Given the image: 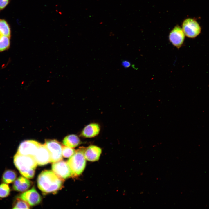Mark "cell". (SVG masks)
Returning a JSON list of instances; mask_svg holds the SVG:
<instances>
[{
	"mask_svg": "<svg viewBox=\"0 0 209 209\" xmlns=\"http://www.w3.org/2000/svg\"><path fill=\"white\" fill-rule=\"evenodd\" d=\"M64 180L57 176L53 172L45 170L38 176L37 184L43 193L56 194L63 187Z\"/></svg>",
	"mask_w": 209,
	"mask_h": 209,
	"instance_id": "6da1fadb",
	"label": "cell"
},
{
	"mask_svg": "<svg viewBox=\"0 0 209 209\" xmlns=\"http://www.w3.org/2000/svg\"><path fill=\"white\" fill-rule=\"evenodd\" d=\"M14 163L23 176L28 179L33 178L37 164L33 157L16 153L14 157Z\"/></svg>",
	"mask_w": 209,
	"mask_h": 209,
	"instance_id": "7a4b0ae2",
	"label": "cell"
},
{
	"mask_svg": "<svg viewBox=\"0 0 209 209\" xmlns=\"http://www.w3.org/2000/svg\"><path fill=\"white\" fill-rule=\"evenodd\" d=\"M85 148L83 147H79L67 161L71 170L72 177L79 176L85 168L86 161L84 152Z\"/></svg>",
	"mask_w": 209,
	"mask_h": 209,
	"instance_id": "3957f363",
	"label": "cell"
},
{
	"mask_svg": "<svg viewBox=\"0 0 209 209\" xmlns=\"http://www.w3.org/2000/svg\"><path fill=\"white\" fill-rule=\"evenodd\" d=\"M44 145L49 152L51 163L62 160V145L60 142L55 139H46Z\"/></svg>",
	"mask_w": 209,
	"mask_h": 209,
	"instance_id": "277c9868",
	"label": "cell"
},
{
	"mask_svg": "<svg viewBox=\"0 0 209 209\" xmlns=\"http://www.w3.org/2000/svg\"><path fill=\"white\" fill-rule=\"evenodd\" d=\"M40 143L34 140H27L20 144L16 153L23 155L31 156L36 154Z\"/></svg>",
	"mask_w": 209,
	"mask_h": 209,
	"instance_id": "5b68a950",
	"label": "cell"
},
{
	"mask_svg": "<svg viewBox=\"0 0 209 209\" xmlns=\"http://www.w3.org/2000/svg\"><path fill=\"white\" fill-rule=\"evenodd\" d=\"M182 30L187 37L193 38L200 33L201 27L198 23L194 19L188 18L185 19L182 24Z\"/></svg>",
	"mask_w": 209,
	"mask_h": 209,
	"instance_id": "8992f818",
	"label": "cell"
},
{
	"mask_svg": "<svg viewBox=\"0 0 209 209\" xmlns=\"http://www.w3.org/2000/svg\"><path fill=\"white\" fill-rule=\"evenodd\" d=\"M53 172L59 177L66 179L71 177V173L67 162L61 160L53 163L52 165Z\"/></svg>",
	"mask_w": 209,
	"mask_h": 209,
	"instance_id": "52a82bcc",
	"label": "cell"
},
{
	"mask_svg": "<svg viewBox=\"0 0 209 209\" xmlns=\"http://www.w3.org/2000/svg\"><path fill=\"white\" fill-rule=\"evenodd\" d=\"M169 38L172 44L179 48L183 43L185 34L182 29L179 26H176L170 32Z\"/></svg>",
	"mask_w": 209,
	"mask_h": 209,
	"instance_id": "ba28073f",
	"label": "cell"
},
{
	"mask_svg": "<svg viewBox=\"0 0 209 209\" xmlns=\"http://www.w3.org/2000/svg\"><path fill=\"white\" fill-rule=\"evenodd\" d=\"M19 197L26 201L31 206L38 204L42 201L41 196L34 187L21 194Z\"/></svg>",
	"mask_w": 209,
	"mask_h": 209,
	"instance_id": "9c48e42d",
	"label": "cell"
},
{
	"mask_svg": "<svg viewBox=\"0 0 209 209\" xmlns=\"http://www.w3.org/2000/svg\"><path fill=\"white\" fill-rule=\"evenodd\" d=\"M37 165L42 166L50 162L49 152L44 144L40 143L38 150L33 157Z\"/></svg>",
	"mask_w": 209,
	"mask_h": 209,
	"instance_id": "30bf717a",
	"label": "cell"
},
{
	"mask_svg": "<svg viewBox=\"0 0 209 209\" xmlns=\"http://www.w3.org/2000/svg\"><path fill=\"white\" fill-rule=\"evenodd\" d=\"M102 152V149L99 147L94 145H91L86 148L84 156L86 159L90 161H98Z\"/></svg>",
	"mask_w": 209,
	"mask_h": 209,
	"instance_id": "8fae6325",
	"label": "cell"
},
{
	"mask_svg": "<svg viewBox=\"0 0 209 209\" xmlns=\"http://www.w3.org/2000/svg\"><path fill=\"white\" fill-rule=\"evenodd\" d=\"M32 182L25 177L20 176L16 179L13 185V189L19 192H24L31 186Z\"/></svg>",
	"mask_w": 209,
	"mask_h": 209,
	"instance_id": "7c38bea8",
	"label": "cell"
},
{
	"mask_svg": "<svg viewBox=\"0 0 209 209\" xmlns=\"http://www.w3.org/2000/svg\"><path fill=\"white\" fill-rule=\"evenodd\" d=\"M100 131L99 125L92 123L86 126L82 130L80 135L86 138L94 137L98 134Z\"/></svg>",
	"mask_w": 209,
	"mask_h": 209,
	"instance_id": "4fadbf2b",
	"label": "cell"
},
{
	"mask_svg": "<svg viewBox=\"0 0 209 209\" xmlns=\"http://www.w3.org/2000/svg\"><path fill=\"white\" fill-rule=\"evenodd\" d=\"M80 143V139L75 134H71L66 136L64 138L62 141L64 145L72 148L76 147Z\"/></svg>",
	"mask_w": 209,
	"mask_h": 209,
	"instance_id": "5bb4252c",
	"label": "cell"
},
{
	"mask_svg": "<svg viewBox=\"0 0 209 209\" xmlns=\"http://www.w3.org/2000/svg\"><path fill=\"white\" fill-rule=\"evenodd\" d=\"M17 177V173L14 170H7L3 174L2 181L5 183H11L15 181Z\"/></svg>",
	"mask_w": 209,
	"mask_h": 209,
	"instance_id": "9a60e30c",
	"label": "cell"
},
{
	"mask_svg": "<svg viewBox=\"0 0 209 209\" xmlns=\"http://www.w3.org/2000/svg\"><path fill=\"white\" fill-rule=\"evenodd\" d=\"M12 207L13 209H29L30 205L26 201L18 197L14 201Z\"/></svg>",
	"mask_w": 209,
	"mask_h": 209,
	"instance_id": "2e32d148",
	"label": "cell"
},
{
	"mask_svg": "<svg viewBox=\"0 0 209 209\" xmlns=\"http://www.w3.org/2000/svg\"><path fill=\"white\" fill-rule=\"evenodd\" d=\"M0 35L10 37V30L9 25L4 20H0Z\"/></svg>",
	"mask_w": 209,
	"mask_h": 209,
	"instance_id": "e0dca14e",
	"label": "cell"
},
{
	"mask_svg": "<svg viewBox=\"0 0 209 209\" xmlns=\"http://www.w3.org/2000/svg\"><path fill=\"white\" fill-rule=\"evenodd\" d=\"M9 37L3 36H0V51H3L8 48L10 45Z\"/></svg>",
	"mask_w": 209,
	"mask_h": 209,
	"instance_id": "ac0fdd59",
	"label": "cell"
},
{
	"mask_svg": "<svg viewBox=\"0 0 209 209\" xmlns=\"http://www.w3.org/2000/svg\"><path fill=\"white\" fill-rule=\"evenodd\" d=\"M76 150L73 148L62 145V156L65 158H69L75 153Z\"/></svg>",
	"mask_w": 209,
	"mask_h": 209,
	"instance_id": "d6986e66",
	"label": "cell"
},
{
	"mask_svg": "<svg viewBox=\"0 0 209 209\" xmlns=\"http://www.w3.org/2000/svg\"><path fill=\"white\" fill-rule=\"evenodd\" d=\"M10 189L7 184L3 183L0 185V198L7 197L10 194Z\"/></svg>",
	"mask_w": 209,
	"mask_h": 209,
	"instance_id": "ffe728a7",
	"label": "cell"
},
{
	"mask_svg": "<svg viewBox=\"0 0 209 209\" xmlns=\"http://www.w3.org/2000/svg\"><path fill=\"white\" fill-rule=\"evenodd\" d=\"M9 0H0V10L3 9L8 4Z\"/></svg>",
	"mask_w": 209,
	"mask_h": 209,
	"instance_id": "44dd1931",
	"label": "cell"
},
{
	"mask_svg": "<svg viewBox=\"0 0 209 209\" xmlns=\"http://www.w3.org/2000/svg\"><path fill=\"white\" fill-rule=\"evenodd\" d=\"M122 65L125 68H128L131 65L130 62L127 60H123L122 62Z\"/></svg>",
	"mask_w": 209,
	"mask_h": 209,
	"instance_id": "7402d4cb",
	"label": "cell"
}]
</instances>
